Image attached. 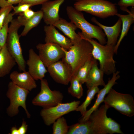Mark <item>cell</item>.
<instances>
[{
	"mask_svg": "<svg viewBox=\"0 0 134 134\" xmlns=\"http://www.w3.org/2000/svg\"><path fill=\"white\" fill-rule=\"evenodd\" d=\"M66 10L71 21L81 30V32L78 33L81 36L88 39H96L102 45L106 44V36L100 27L89 22L84 18L82 12L72 6H67Z\"/></svg>",
	"mask_w": 134,
	"mask_h": 134,
	"instance_id": "obj_1",
	"label": "cell"
},
{
	"mask_svg": "<svg viewBox=\"0 0 134 134\" xmlns=\"http://www.w3.org/2000/svg\"><path fill=\"white\" fill-rule=\"evenodd\" d=\"M65 56L62 59L71 67L73 76L76 75L79 69L87 61L92 58V44L82 39L79 43L73 45L68 50L63 48Z\"/></svg>",
	"mask_w": 134,
	"mask_h": 134,
	"instance_id": "obj_2",
	"label": "cell"
},
{
	"mask_svg": "<svg viewBox=\"0 0 134 134\" xmlns=\"http://www.w3.org/2000/svg\"><path fill=\"white\" fill-rule=\"evenodd\" d=\"M74 6L77 11H84L102 19L118 13L116 3L106 0H78Z\"/></svg>",
	"mask_w": 134,
	"mask_h": 134,
	"instance_id": "obj_3",
	"label": "cell"
},
{
	"mask_svg": "<svg viewBox=\"0 0 134 134\" xmlns=\"http://www.w3.org/2000/svg\"><path fill=\"white\" fill-rule=\"evenodd\" d=\"M92 45L91 54L92 57L99 61L100 68L104 74H113L116 71L115 61L113 58L114 46L101 44L93 39H88L81 36Z\"/></svg>",
	"mask_w": 134,
	"mask_h": 134,
	"instance_id": "obj_4",
	"label": "cell"
},
{
	"mask_svg": "<svg viewBox=\"0 0 134 134\" xmlns=\"http://www.w3.org/2000/svg\"><path fill=\"white\" fill-rule=\"evenodd\" d=\"M108 109L105 104L102 105L94 111L88 119L92 121L96 134H123L120 125L107 116Z\"/></svg>",
	"mask_w": 134,
	"mask_h": 134,
	"instance_id": "obj_5",
	"label": "cell"
},
{
	"mask_svg": "<svg viewBox=\"0 0 134 134\" xmlns=\"http://www.w3.org/2000/svg\"><path fill=\"white\" fill-rule=\"evenodd\" d=\"M18 20H13L10 22L9 27L6 44L8 49L15 60L19 69L23 71H26V62L22 54L19 41L18 31L21 26Z\"/></svg>",
	"mask_w": 134,
	"mask_h": 134,
	"instance_id": "obj_6",
	"label": "cell"
},
{
	"mask_svg": "<svg viewBox=\"0 0 134 134\" xmlns=\"http://www.w3.org/2000/svg\"><path fill=\"white\" fill-rule=\"evenodd\" d=\"M103 102L109 108L113 107L121 113L129 117L134 115V101L131 95L118 92L112 88Z\"/></svg>",
	"mask_w": 134,
	"mask_h": 134,
	"instance_id": "obj_7",
	"label": "cell"
},
{
	"mask_svg": "<svg viewBox=\"0 0 134 134\" xmlns=\"http://www.w3.org/2000/svg\"><path fill=\"white\" fill-rule=\"evenodd\" d=\"M29 93V91L18 86L12 81L9 83L6 96L10 102V104L7 109V113L9 116L12 117L17 115L19 112V107L21 106L25 110L27 117H30L26 103Z\"/></svg>",
	"mask_w": 134,
	"mask_h": 134,
	"instance_id": "obj_8",
	"label": "cell"
},
{
	"mask_svg": "<svg viewBox=\"0 0 134 134\" xmlns=\"http://www.w3.org/2000/svg\"><path fill=\"white\" fill-rule=\"evenodd\" d=\"M40 80V91L33 100L32 104L46 108L62 102L64 98L63 94L59 91L51 90L46 79L43 78Z\"/></svg>",
	"mask_w": 134,
	"mask_h": 134,
	"instance_id": "obj_9",
	"label": "cell"
},
{
	"mask_svg": "<svg viewBox=\"0 0 134 134\" xmlns=\"http://www.w3.org/2000/svg\"><path fill=\"white\" fill-rule=\"evenodd\" d=\"M80 103L79 101L61 103L52 107L43 108L40 112V115L45 124L49 126L63 115L75 111Z\"/></svg>",
	"mask_w": 134,
	"mask_h": 134,
	"instance_id": "obj_10",
	"label": "cell"
},
{
	"mask_svg": "<svg viewBox=\"0 0 134 134\" xmlns=\"http://www.w3.org/2000/svg\"><path fill=\"white\" fill-rule=\"evenodd\" d=\"M36 47L39 56L47 67L62 59L65 56L62 47L55 44L40 43Z\"/></svg>",
	"mask_w": 134,
	"mask_h": 134,
	"instance_id": "obj_11",
	"label": "cell"
},
{
	"mask_svg": "<svg viewBox=\"0 0 134 134\" xmlns=\"http://www.w3.org/2000/svg\"><path fill=\"white\" fill-rule=\"evenodd\" d=\"M47 70L56 82L65 85L68 84L73 76L71 67L62 59L49 66Z\"/></svg>",
	"mask_w": 134,
	"mask_h": 134,
	"instance_id": "obj_12",
	"label": "cell"
},
{
	"mask_svg": "<svg viewBox=\"0 0 134 134\" xmlns=\"http://www.w3.org/2000/svg\"><path fill=\"white\" fill-rule=\"evenodd\" d=\"M26 64L28 66V71L35 80L43 79L48 72L38 55L32 48L29 51V58Z\"/></svg>",
	"mask_w": 134,
	"mask_h": 134,
	"instance_id": "obj_13",
	"label": "cell"
},
{
	"mask_svg": "<svg viewBox=\"0 0 134 134\" xmlns=\"http://www.w3.org/2000/svg\"><path fill=\"white\" fill-rule=\"evenodd\" d=\"M65 0H50L42 4L41 10L43 13L42 19L46 25H53L59 19L60 8Z\"/></svg>",
	"mask_w": 134,
	"mask_h": 134,
	"instance_id": "obj_14",
	"label": "cell"
},
{
	"mask_svg": "<svg viewBox=\"0 0 134 134\" xmlns=\"http://www.w3.org/2000/svg\"><path fill=\"white\" fill-rule=\"evenodd\" d=\"M45 43L58 45L68 50L73 45L70 40L60 33L52 25H46L44 27Z\"/></svg>",
	"mask_w": 134,
	"mask_h": 134,
	"instance_id": "obj_15",
	"label": "cell"
},
{
	"mask_svg": "<svg viewBox=\"0 0 134 134\" xmlns=\"http://www.w3.org/2000/svg\"><path fill=\"white\" fill-rule=\"evenodd\" d=\"M119 71H117L113 74L112 78L109 80L104 87L100 90L98 93L97 98L94 104L90 109L87 110L84 115L79 120V122H84L88 120L91 114L97 109L101 103L103 102L105 95L107 94L112 87L117 84L116 81L120 77L119 74Z\"/></svg>",
	"mask_w": 134,
	"mask_h": 134,
	"instance_id": "obj_16",
	"label": "cell"
},
{
	"mask_svg": "<svg viewBox=\"0 0 134 134\" xmlns=\"http://www.w3.org/2000/svg\"><path fill=\"white\" fill-rule=\"evenodd\" d=\"M91 20L93 23L100 27L104 31L107 36L106 45L115 46L121 30L122 22L120 18L116 23L112 26H107L100 23L95 17Z\"/></svg>",
	"mask_w": 134,
	"mask_h": 134,
	"instance_id": "obj_17",
	"label": "cell"
},
{
	"mask_svg": "<svg viewBox=\"0 0 134 134\" xmlns=\"http://www.w3.org/2000/svg\"><path fill=\"white\" fill-rule=\"evenodd\" d=\"M10 78L14 84L29 91L37 87L35 80L28 71L22 73L13 71L11 73Z\"/></svg>",
	"mask_w": 134,
	"mask_h": 134,
	"instance_id": "obj_18",
	"label": "cell"
},
{
	"mask_svg": "<svg viewBox=\"0 0 134 134\" xmlns=\"http://www.w3.org/2000/svg\"><path fill=\"white\" fill-rule=\"evenodd\" d=\"M53 25L62 31L70 40L73 45L79 43L82 39L80 35L75 32L76 26L71 21L68 22L60 17Z\"/></svg>",
	"mask_w": 134,
	"mask_h": 134,
	"instance_id": "obj_19",
	"label": "cell"
},
{
	"mask_svg": "<svg viewBox=\"0 0 134 134\" xmlns=\"http://www.w3.org/2000/svg\"><path fill=\"white\" fill-rule=\"evenodd\" d=\"M104 74L103 71L99 68L97 61L95 59L85 83L88 89L99 86H104L105 85L103 80Z\"/></svg>",
	"mask_w": 134,
	"mask_h": 134,
	"instance_id": "obj_20",
	"label": "cell"
},
{
	"mask_svg": "<svg viewBox=\"0 0 134 134\" xmlns=\"http://www.w3.org/2000/svg\"><path fill=\"white\" fill-rule=\"evenodd\" d=\"M16 64L6 43L0 51V77H3L9 73Z\"/></svg>",
	"mask_w": 134,
	"mask_h": 134,
	"instance_id": "obj_21",
	"label": "cell"
},
{
	"mask_svg": "<svg viewBox=\"0 0 134 134\" xmlns=\"http://www.w3.org/2000/svg\"><path fill=\"white\" fill-rule=\"evenodd\" d=\"M134 7H132L131 13L126 15L118 13L116 15L120 18L122 22V29L119 38L114 48V52L117 54L118 47L124 37L127 35L132 24L134 22Z\"/></svg>",
	"mask_w": 134,
	"mask_h": 134,
	"instance_id": "obj_22",
	"label": "cell"
},
{
	"mask_svg": "<svg viewBox=\"0 0 134 134\" xmlns=\"http://www.w3.org/2000/svg\"><path fill=\"white\" fill-rule=\"evenodd\" d=\"M67 134H96L91 121L87 120L79 123L69 126Z\"/></svg>",
	"mask_w": 134,
	"mask_h": 134,
	"instance_id": "obj_23",
	"label": "cell"
},
{
	"mask_svg": "<svg viewBox=\"0 0 134 134\" xmlns=\"http://www.w3.org/2000/svg\"><path fill=\"white\" fill-rule=\"evenodd\" d=\"M43 12L41 10L35 12L31 18L26 20L20 37L26 36L31 29L37 26L43 18Z\"/></svg>",
	"mask_w": 134,
	"mask_h": 134,
	"instance_id": "obj_24",
	"label": "cell"
},
{
	"mask_svg": "<svg viewBox=\"0 0 134 134\" xmlns=\"http://www.w3.org/2000/svg\"><path fill=\"white\" fill-rule=\"evenodd\" d=\"M88 89L87 95L85 100L81 105L77 107L75 110L80 112L82 115V117L86 113L87 110V107L94 98L95 95L100 90L98 86L94 87Z\"/></svg>",
	"mask_w": 134,
	"mask_h": 134,
	"instance_id": "obj_25",
	"label": "cell"
},
{
	"mask_svg": "<svg viewBox=\"0 0 134 134\" xmlns=\"http://www.w3.org/2000/svg\"><path fill=\"white\" fill-rule=\"evenodd\" d=\"M70 85L68 89L69 94L77 99L80 98L83 93L82 84L76 75L73 76L70 82Z\"/></svg>",
	"mask_w": 134,
	"mask_h": 134,
	"instance_id": "obj_26",
	"label": "cell"
},
{
	"mask_svg": "<svg viewBox=\"0 0 134 134\" xmlns=\"http://www.w3.org/2000/svg\"><path fill=\"white\" fill-rule=\"evenodd\" d=\"M95 60V59L92 57L91 59L86 62L78 70L76 76L82 84L85 83L87 76Z\"/></svg>",
	"mask_w": 134,
	"mask_h": 134,
	"instance_id": "obj_27",
	"label": "cell"
},
{
	"mask_svg": "<svg viewBox=\"0 0 134 134\" xmlns=\"http://www.w3.org/2000/svg\"><path fill=\"white\" fill-rule=\"evenodd\" d=\"M53 124V134H67L69 126L67 125L66 120L64 117L59 118Z\"/></svg>",
	"mask_w": 134,
	"mask_h": 134,
	"instance_id": "obj_28",
	"label": "cell"
},
{
	"mask_svg": "<svg viewBox=\"0 0 134 134\" xmlns=\"http://www.w3.org/2000/svg\"><path fill=\"white\" fill-rule=\"evenodd\" d=\"M14 14L10 13L4 20L2 26L0 30V45L2 47L6 43L9 27L8 24L13 19Z\"/></svg>",
	"mask_w": 134,
	"mask_h": 134,
	"instance_id": "obj_29",
	"label": "cell"
},
{
	"mask_svg": "<svg viewBox=\"0 0 134 134\" xmlns=\"http://www.w3.org/2000/svg\"><path fill=\"white\" fill-rule=\"evenodd\" d=\"M13 6L2 8L0 9V30L2 26L4 19L13 9Z\"/></svg>",
	"mask_w": 134,
	"mask_h": 134,
	"instance_id": "obj_30",
	"label": "cell"
},
{
	"mask_svg": "<svg viewBox=\"0 0 134 134\" xmlns=\"http://www.w3.org/2000/svg\"><path fill=\"white\" fill-rule=\"evenodd\" d=\"M118 4L121 10L130 13L131 11L128 9V7L130 6L134 7V0H119Z\"/></svg>",
	"mask_w": 134,
	"mask_h": 134,
	"instance_id": "obj_31",
	"label": "cell"
},
{
	"mask_svg": "<svg viewBox=\"0 0 134 134\" xmlns=\"http://www.w3.org/2000/svg\"><path fill=\"white\" fill-rule=\"evenodd\" d=\"M32 6V5L29 4L20 3L17 6H13V9L14 11L13 13L15 14L23 13L29 9Z\"/></svg>",
	"mask_w": 134,
	"mask_h": 134,
	"instance_id": "obj_32",
	"label": "cell"
},
{
	"mask_svg": "<svg viewBox=\"0 0 134 134\" xmlns=\"http://www.w3.org/2000/svg\"><path fill=\"white\" fill-rule=\"evenodd\" d=\"M22 0H0V7L3 8L20 3Z\"/></svg>",
	"mask_w": 134,
	"mask_h": 134,
	"instance_id": "obj_33",
	"label": "cell"
},
{
	"mask_svg": "<svg viewBox=\"0 0 134 134\" xmlns=\"http://www.w3.org/2000/svg\"><path fill=\"white\" fill-rule=\"evenodd\" d=\"M51 0H22L20 2L31 4L32 6L42 4L45 2Z\"/></svg>",
	"mask_w": 134,
	"mask_h": 134,
	"instance_id": "obj_34",
	"label": "cell"
},
{
	"mask_svg": "<svg viewBox=\"0 0 134 134\" xmlns=\"http://www.w3.org/2000/svg\"><path fill=\"white\" fill-rule=\"evenodd\" d=\"M35 12L29 9L24 12L20 13L27 20L31 18L34 15Z\"/></svg>",
	"mask_w": 134,
	"mask_h": 134,
	"instance_id": "obj_35",
	"label": "cell"
},
{
	"mask_svg": "<svg viewBox=\"0 0 134 134\" xmlns=\"http://www.w3.org/2000/svg\"><path fill=\"white\" fill-rule=\"evenodd\" d=\"M28 125L26 122L23 120L21 126L18 129L19 134H25L27 130Z\"/></svg>",
	"mask_w": 134,
	"mask_h": 134,
	"instance_id": "obj_36",
	"label": "cell"
},
{
	"mask_svg": "<svg viewBox=\"0 0 134 134\" xmlns=\"http://www.w3.org/2000/svg\"><path fill=\"white\" fill-rule=\"evenodd\" d=\"M11 134H19L18 129L15 126L12 127L11 129Z\"/></svg>",
	"mask_w": 134,
	"mask_h": 134,
	"instance_id": "obj_37",
	"label": "cell"
},
{
	"mask_svg": "<svg viewBox=\"0 0 134 134\" xmlns=\"http://www.w3.org/2000/svg\"><path fill=\"white\" fill-rule=\"evenodd\" d=\"M2 47L0 45V51L1 50L2 48Z\"/></svg>",
	"mask_w": 134,
	"mask_h": 134,
	"instance_id": "obj_38",
	"label": "cell"
},
{
	"mask_svg": "<svg viewBox=\"0 0 134 134\" xmlns=\"http://www.w3.org/2000/svg\"></svg>",
	"mask_w": 134,
	"mask_h": 134,
	"instance_id": "obj_39",
	"label": "cell"
}]
</instances>
